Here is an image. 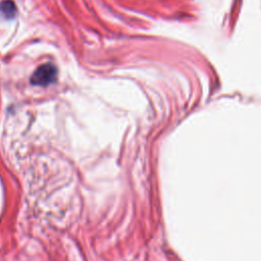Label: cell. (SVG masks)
<instances>
[{
  "label": "cell",
  "mask_w": 261,
  "mask_h": 261,
  "mask_svg": "<svg viewBox=\"0 0 261 261\" xmlns=\"http://www.w3.org/2000/svg\"><path fill=\"white\" fill-rule=\"evenodd\" d=\"M57 77V68L51 64L46 63L40 65L32 74L31 83L36 86L45 87L52 84Z\"/></svg>",
  "instance_id": "6da1fadb"
},
{
  "label": "cell",
  "mask_w": 261,
  "mask_h": 261,
  "mask_svg": "<svg viewBox=\"0 0 261 261\" xmlns=\"http://www.w3.org/2000/svg\"><path fill=\"white\" fill-rule=\"evenodd\" d=\"M0 12H2V14L7 18L13 17L16 12V7L14 2L11 0L2 1L0 4Z\"/></svg>",
  "instance_id": "7a4b0ae2"
}]
</instances>
